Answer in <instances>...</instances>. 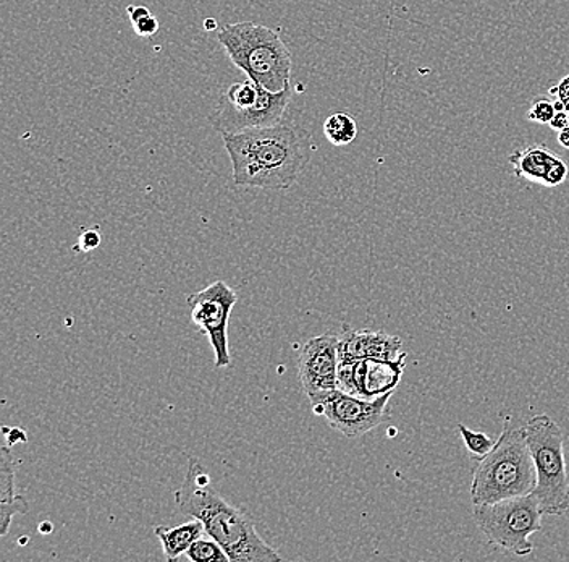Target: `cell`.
I'll list each match as a JSON object with an SVG mask.
<instances>
[{"mask_svg": "<svg viewBox=\"0 0 569 562\" xmlns=\"http://www.w3.org/2000/svg\"><path fill=\"white\" fill-rule=\"evenodd\" d=\"M223 144L237 187L287 190L311 158L308 131L288 122L226 135Z\"/></svg>", "mask_w": 569, "mask_h": 562, "instance_id": "obj_1", "label": "cell"}, {"mask_svg": "<svg viewBox=\"0 0 569 562\" xmlns=\"http://www.w3.org/2000/svg\"><path fill=\"white\" fill-rule=\"evenodd\" d=\"M176 504L183 514L202 522L209 539L223 548L230 561H282V556L261 539L254 522L212 489L211 475L198 459L188 461L187 475L176 491Z\"/></svg>", "mask_w": 569, "mask_h": 562, "instance_id": "obj_2", "label": "cell"}, {"mask_svg": "<svg viewBox=\"0 0 569 562\" xmlns=\"http://www.w3.org/2000/svg\"><path fill=\"white\" fill-rule=\"evenodd\" d=\"M537 472L525 426L505 420L496 447L480 459L471 485L472 504H490L526 496L536 490Z\"/></svg>", "mask_w": 569, "mask_h": 562, "instance_id": "obj_3", "label": "cell"}, {"mask_svg": "<svg viewBox=\"0 0 569 562\" xmlns=\"http://www.w3.org/2000/svg\"><path fill=\"white\" fill-rule=\"evenodd\" d=\"M217 39L231 62L243 70L249 80L272 92L290 88L291 55L276 30L252 21H240L226 24Z\"/></svg>", "mask_w": 569, "mask_h": 562, "instance_id": "obj_4", "label": "cell"}, {"mask_svg": "<svg viewBox=\"0 0 569 562\" xmlns=\"http://www.w3.org/2000/svg\"><path fill=\"white\" fill-rule=\"evenodd\" d=\"M526 440L537 472L532 491L547 515L569 512V479L565 461V437L549 415H536L525 425Z\"/></svg>", "mask_w": 569, "mask_h": 562, "instance_id": "obj_5", "label": "cell"}, {"mask_svg": "<svg viewBox=\"0 0 569 562\" xmlns=\"http://www.w3.org/2000/svg\"><path fill=\"white\" fill-rule=\"evenodd\" d=\"M542 506L533 494L490 504H476L472 519L490 543L516 556L533 551L531 536L542 526Z\"/></svg>", "mask_w": 569, "mask_h": 562, "instance_id": "obj_6", "label": "cell"}, {"mask_svg": "<svg viewBox=\"0 0 569 562\" xmlns=\"http://www.w3.org/2000/svg\"><path fill=\"white\" fill-rule=\"evenodd\" d=\"M237 292L223 280H216L206 289L188 295L191 322L209 337L216 357V368L230 366L229 322L231 309L237 305Z\"/></svg>", "mask_w": 569, "mask_h": 562, "instance_id": "obj_7", "label": "cell"}, {"mask_svg": "<svg viewBox=\"0 0 569 562\" xmlns=\"http://www.w3.org/2000/svg\"><path fill=\"white\" fill-rule=\"evenodd\" d=\"M393 393L376 400L353 396L336 390L322 404L315 405L316 414L323 415L326 422L341 435L359 437L382 425L389 418V401Z\"/></svg>", "mask_w": 569, "mask_h": 562, "instance_id": "obj_8", "label": "cell"}, {"mask_svg": "<svg viewBox=\"0 0 569 562\" xmlns=\"http://www.w3.org/2000/svg\"><path fill=\"white\" fill-rule=\"evenodd\" d=\"M338 336L323 334L302 345L298 355V375L306 397L315 405L322 404L337 387Z\"/></svg>", "mask_w": 569, "mask_h": 562, "instance_id": "obj_9", "label": "cell"}, {"mask_svg": "<svg viewBox=\"0 0 569 562\" xmlns=\"http://www.w3.org/2000/svg\"><path fill=\"white\" fill-rule=\"evenodd\" d=\"M291 95H293L291 88L279 92L267 91L266 88H262L258 101L247 108H234L220 99L219 106L208 117V120L213 130L219 131L222 137L248 130V128L276 126V124L282 122L284 110L291 101Z\"/></svg>", "mask_w": 569, "mask_h": 562, "instance_id": "obj_10", "label": "cell"}, {"mask_svg": "<svg viewBox=\"0 0 569 562\" xmlns=\"http://www.w3.org/2000/svg\"><path fill=\"white\" fill-rule=\"evenodd\" d=\"M403 357H407L403 341L382 331H358L343 325L338 336V362H358L365 358L395 362Z\"/></svg>", "mask_w": 569, "mask_h": 562, "instance_id": "obj_11", "label": "cell"}, {"mask_svg": "<svg viewBox=\"0 0 569 562\" xmlns=\"http://www.w3.org/2000/svg\"><path fill=\"white\" fill-rule=\"evenodd\" d=\"M405 361H376L365 358L355 362V383L358 396L376 400L387 393H395L405 372Z\"/></svg>", "mask_w": 569, "mask_h": 562, "instance_id": "obj_12", "label": "cell"}, {"mask_svg": "<svg viewBox=\"0 0 569 562\" xmlns=\"http://www.w3.org/2000/svg\"><path fill=\"white\" fill-rule=\"evenodd\" d=\"M17 461L9 446L0 453V535L9 533L10 522L16 515L27 514L30 504L16 493Z\"/></svg>", "mask_w": 569, "mask_h": 562, "instance_id": "obj_13", "label": "cell"}, {"mask_svg": "<svg viewBox=\"0 0 569 562\" xmlns=\"http://www.w3.org/2000/svg\"><path fill=\"white\" fill-rule=\"evenodd\" d=\"M558 159L560 156L546 145H531L515 149L508 161L513 166L516 177L546 187L550 169Z\"/></svg>", "mask_w": 569, "mask_h": 562, "instance_id": "obj_14", "label": "cell"}, {"mask_svg": "<svg viewBox=\"0 0 569 562\" xmlns=\"http://www.w3.org/2000/svg\"><path fill=\"white\" fill-rule=\"evenodd\" d=\"M156 536L162 543L163 556L169 561H177L181 554L187 553L188 548L201 539L202 533H206L204 525L198 519H193L187 524L169 529V526L158 525L154 529Z\"/></svg>", "mask_w": 569, "mask_h": 562, "instance_id": "obj_15", "label": "cell"}, {"mask_svg": "<svg viewBox=\"0 0 569 562\" xmlns=\"http://www.w3.org/2000/svg\"><path fill=\"white\" fill-rule=\"evenodd\" d=\"M323 135L333 146H347L353 144L358 137V126L348 114H333L323 122Z\"/></svg>", "mask_w": 569, "mask_h": 562, "instance_id": "obj_16", "label": "cell"}, {"mask_svg": "<svg viewBox=\"0 0 569 562\" xmlns=\"http://www.w3.org/2000/svg\"><path fill=\"white\" fill-rule=\"evenodd\" d=\"M187 558L194 562H230L229 554L216 540L199 539L188 548Z\"/></svg>", "mask_w": 569, "mask_h": 562, "instance_id": "obj_17", "label": "cell"}, {"mask_svg": "<svg viewBox=\"0 0 569 562\" xmlns=\"http://www.w3.org/2000/svg\"><path fill=\"white\" fill-rule=\"evenodd\" d=\"M457 428L458 432H460L466 450H468V453L471 454L472 457L483 459L496 447L497 441L492 440L487 433L469 430L468 426L462 425V423H458Z\"/></svg>", "mask_w": 569, "mask_h": 562, "instance_id": "obj_18", "label": "cell"}, {"mask_svg": "<svg viewBox=\"0 0 569 562\" xmlns=\"http://www.w3.org/2000/svg\"><path fill=\"white\" fill-rule=\"evenodd\" d=\"M557 108H555V101L546 98V96H539L536 101H532L531 109L528 112V119L533 124H549L553 120Z\"/></svg>", "mask_w": 569, "mask_h": 562, "instance_id": "obj_19", "label": "cell"}, {"mask_svg": "<svg viewBox=\"0 0 569 562\" xmlns=\"http://www.w3.org/2000/svg\"><path fill=\"white\" fill-rule=\"evenodd\" d=\"M101 234L99 230L91 229L87 230V233L81 234V237L78 238V244L74 245L73 250L83 252V254H88V252L94 250L101 245Z\"/></svg>", "mask_w": 569, "mask_h": 562, "instance_id": "obj_20", "label": "cell"}, {"mask_svg": "<svg viewBox=\"0 0 569 562\" xmlns=\"http://www.w3.org/2000/svg\"><path fill=\"white\" fill-rule=\"evenodd\" d=\"M133 28L138 37L151 38L159 31V21L151 13V16L144 17V19L133 23Z\"/></svg>", "mask_w": 569, "mask_h": 562, "instance_id": "obj_21", "label": "cell"}, {"mask_svg": "<svg viewBox=\"0 0 569 562\" xmlns=\"http://www.w3.org/2000/svg\"><path fill=\"white\" fill-rule=\"evenodd\" d=\"M550 95H553L557 98V101L563 102V105H568L569 102V75L557 85V87L550 88Z\"/></svg>", "mask_w": 569, "mask_h": 562, "instance_id": "obj_22", "label": "cell"}, {"mask_svg": "<svg viewBox=\"0 0 569 562\" xmlns=\"http://www.w3.org/2000/svg\"><path fill=\"white\" fill-rule=\"evenodd\" d=\"M128 17H130L131 23H137L144 19V17L151 16V10L144 6H130L127 9Z\"/></svg>", "mask_w": 569, "mask_h": 562, "instance_id": "obj_23", "label": "cell"}, {"mask_svg": "<svg viewBox=\"0 0 569 562\" xmlns=\"http://www.w3.org/2000/svg\"><path fill=\"white\" fill-rule=\"evenodd\" d=\"M558 144L569 149V127L558 131Z\"/></svg>", "mask_w": 569, "mask_h": 562, "instance_id": "obj_24", "label": "cell"}, {"mask_svg": "<svg viewBox=\"0 0 569 562\" xmlns=\"http://www.w3.org/2000/svg\"><path fill=\"white\" fill-rule=\"evenodd\" d=\"M39 532L49 533L52 532V525L49 522H42V525H39Z\"/></svg>", "mask_w": 569, "mask_h": 562, "instance_id": "obj_25", "label": "cell"}, {"mask_svg": "<svg viewBox=\"0 0 569 562\" xmlns=\"http://www.w3.org/2000/svg\"><path fill=\"white\" fill-rule=\"evenodd\" d=\"M204 27H206V28H208V27L213 28V27H216V21L208 20V21H206Z\"/></svg>", "mask_w": 569, "mask_h": 562, "instance_id": "obj_26", "label": "cell"}]
</instances>
